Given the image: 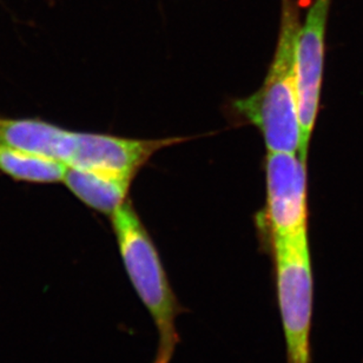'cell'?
Returning a JSON list of instances; mask_svg holds the SVG:
<instances>
[{"instance_id":"1","label":"cell","mask_w":363,"mask_h":363,"mask_svg":"<svg viewBox=\"0 0 363 363\" xmlns=\"http://www.w3.org/2000/svg\"><path fill=\"white\" fill-rule=\"evenodd\" d=\"M300 14L295 0H282L275 57L257 92L235 103L241 115L259 128L269 152L298 154L300 110L295 71V48Z\"/></svg>"},{"instance_id":"2","label":"cell","mask_w":363,"mask_h":363,"mask_svg":"<svg viewBox=\"0 0 363 363\" xmlns=\"http://www.w3.org/2000/svg\"><path fill=\"white\" fill-rule=\"evenodd\" d=\"M112 223L126 274L157 329V353L152 363H170L179 342L176 321L181 306L157 249L130 203L116 210Z\"/></svg>"},{"instance_id":"3","label":"cell","mask_w":363,"mask_h":363,"mask_svg":"<svg viewBox=\"0 0 363 363\" xmlns=\"http://www.w3.org/2000/svg\"><path fill=\"white\" fill-rule=\"evenodd\" d=\"M272 241L286 363H311L314 279L308 234Z\"/></svg>"},{"instance_id":"4","label":"cell","mask_w":363,"mask_h":363,"mask_svg":"<svg viewBox=\"0 0 363 363\" xmlns=\"http://www.w3.org/2000/svg\"><path fill=\"white\" fill-rule=\"evenodd\" d=\"M174 140H138L101 133H74L62 128L53 157L67 168L133 179L137 170Z\"/></svg>"},{"instance_id":"5","label":"cell","mask_w":363,"mask_h":363,"mask_svg":"<svg viewBox=\"0 0 363 363\" xmlns=\"http://www.w3.org/2000/svg\"><path fill=\"white\" fill-rule=\"evenodd\" d=\"M332 0H315L304 24L297 33L295 48L301 147L298 155L307 161L308 147L318 117L322 74L325 63V38Z\"/></svg>"},{"instance_id":"6","label":"cell","mask_w":363,"mask_h":363,"mask_svg":"<svg viewBox=\"0 0 363 363\" xmlns=\"http://www.w3.org/2000/svg\"><path fill=\"white\" fill-rule=\"evenodd\" d=\"M266 175V222L272 238L307 233L306 162L298 154L269 152Z\"/></svg>"},{"instance_id":"7","label":"cell","mask_w":363,"mask_h":363,"mask_svg":"<svg viewBox=\"0 0 363 363\" xmlns=\"http://www.w3.org/2000/svg\"><path fill=\"white\" fill-rule=\"evenodd\" d=\"M131 181L123 176L67 168L63 182L86 206L112 216L125 203Z\"/></svg>"},{"instance_id":"8","label":"cell","mask_w":363,"mask_h":363,"mask_svg":"<svg viewBox=\"0 0 363 363\" xmlns=\"http://www.w3.org/2000/svg\"><path fill=\"white\" fill-rule=\"evenodd\" d=\"M0 172L14 181L49 184L64 181L67 165L55 158L0 142Z\"/></svg>"}]
</instances>
